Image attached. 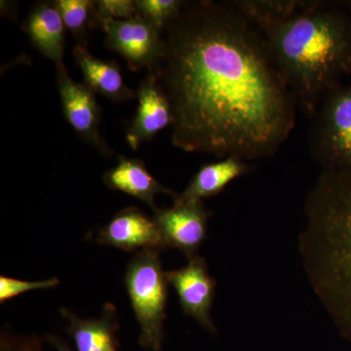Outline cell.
Wrapping results in <instances>:
<instances>
[{
	"label": "cell",
	"mask_w": 351,
	"mask_h": 351,
	"mask_svg": "<svg viewBox=\"0 0 351 351\" xmlns=\"http://www.w3.org/2000/svg\"><path fill=\"white\" fill-rule=\"evenodd\" d=\"M304 215L302 267L339 334L351 343V177L323 171Z\"/></svg>",
	"instance_id": "cell-3"
},
{
	"label": "cell",
	"mask_w": 351,
	"mask_h": 351,
	"mask_svg": "<svg viewBox=\"0 0 351 351\" xmlns=\"http://www.w3.org/2000/svg\"><path fill=\"white\" fill-rule=\"evenodd\" d=\"M159 253L156 250L138 251L125 274L127 293L141 327L138 343L152 351H160L162 348L169 285Z\"/></svg>",
	"instance_id": "cell-4"
},
{
	"label": "cell",
	"mask_w": 351,
	"mask_h": 351,
	"mask_svg": "<svg viewBox=\"0 0 351 351\" xmlns=\"http://www.w3.org/2000/svg\"><path fill=\"white\" fill-rule=\"evenodd\" d=\"M58 89L64 117L76 133L105 156L110 149L100 134V110L86 85L73 82L64 64L57 66Z\"/></svg>",
	"instance_id": "cell-9"
},
{
	"label": "cell",
	"mask_w": 351,
	"mask_h": 351,
	"mask_svg": "<svg viewBox=\"0 0 351 351\" xmlns=\"http://www.w3.org/2000/svg\"><path fill=\"white\" fill-rule=\"evenodd\" d=\"M166 277L177 292L184 314L195 318L208 331L216 334L217 329L210 315L216 281L208 272L206 261L196 255L189 258L186 267L166 272Z\"/></svg>",
	"instance_id": "cell-8"
},
{
	"label": "cell",
	"mask_w": 351,
	"mask_h": 351,
	"mask_svg": "<svg viewBox=\"0 0 351 351\" xmlns=\"http://www.w3.org/2000/svg\"><path fill=\"white\" fill-rule=\"evenodd\" d=\"M54 2L64 25L75 36H82L90 12H93L94 2L89 0H57Z\"/></svg>",
	"instance_id": "cell-18"
},
{
	"label": "cell",
	"mask_w": 351,
	"mask_h": 351,
	"mask_svg": "<svg viewBox=\"0 0 351 351\" xmlns=\"http://www.w3.org/2000/svg\"><path fill=\"white\" fill-rule=\"evenodd\" d=\"M248 166L243 159L228 156L201 167L189 186L176 195L174 202H193L219 195L230 182L246 174Z\"/></svg>",
	"instance_id": "cell-14"
},
{
	"label": "cell",
	"mask_w": 351,
	"mask_h": 351,
	"mask_svg": "<svg viewBox=\"0 0 351 351\" xmlns=\"http://www.w3.org/2000/svg\"><path fill=\"white\" fill-rule=\"evenodd\" d=\"M73 55L84 76L85 85L92 92L114 101L133 98V92L124 84L121 71L114 62L97 59L83 46H76Z\"/></svg>",
	"instance_id": "cell-16"
},
{
	"label": "cell",
	"mask_w": 351,
	"mask_h": 351,
	"mask_svg": "<svg viewBox=\"0 0 351 351\" xmlns=\"http://www.w3.org/2000/svg\"><path fill=\"white\" fill-rule=\"evenodd\" d=\"M64 25L55 2L38 4L27 21V32L32 43L56 66L64 64Z\"/></svg>",
	"instance_id": "cell-15"
},
{
	"label": "cell",
	"mask_w": 351,
	"mask_h": 351,
	"mask_svg": "<svg viewBox=\"0 0 351 351\" xmlns=\"http://www.w3.org/2000/svg\"><path fill=\"white\" fill-rule=\"evenodd\" d=\"M47 341L56 348L57 351H73L71 346L63 339L56 336H48Z\"/></svg>",
	"instance_id": "cell-22"
},
{
	"label": "cell",
	"mask_w": 351,
	"mask_h": 351,
	"mask_svg": "<svg viewBox=\"0 0 351 351\" xmlns=\"http://www.w3.org/2000/svg\"><path fill=\"white\" fill-rule=\"evenodd\" d=\"M97 242L127 252H160L167 247L154 219H149L135 207L126 208L115 214L101 228Z\"/></svg>",
	"instance_id": "cell-10"
},
{
	"label": "cell",
	"mask_w": 351,
	"mask_h": 351,
	"mask_svg": "<svg viewBox=\"0 0 351 351\" xmlns=\"http://www.w3.org/2000/svg\"><path fill=\"white\" fill-rule=\"evenodd\" d=\"M154 69L172 110V143L219 158L272 156L295 101L262 32L230 2H186Z\"/></svg>",
	"instance_id": "cell-1"
},
{
	"label": "cell",
	"mask_w": 351,
	"mask_h": 351,
	"mask_svg": "<svg viewBox=\"0 0 351 351\" xmlns=\"http://www.w3.org/2000/svg\"><path fill=\"white\" fill-rule=\"evenodd\" d=\"M60 284L56 277L41 281H23L18 279L0 276V302L3 304L8 300L13 299L17 295L24 294L32 290H47L57 287Z\"/></svg>",
	"instance_id": "cell-19"
},
{
	"label": "cell",
	"mask_w": 351,
	"mask_h": 351,
	"mask_svg": "<svg viewBox=\"0 0 351 351\" xmlns=\"http://www.w3.org/2000/svg\"><path fill=\"white\" fill-rule=\"evenodd\" d=\"M311 154L323 171L351 177V85L325 97L313 117Z\"/></svg>",
	"instance_id": "cell-5"
},
{
	"label": "cell",
	"mask_w": 351,
	"mask_h": 351,
	"mask_svg": "<svg viewBox=\"0 0 351 351\" xmlns=\"http://www.w3.org/2000/svg\"><path fill=\"white\" fill-rule=\"evenodd\" d=\"M104 181L108 188L138 198L154 212L158 210L154 202L156 195L159 193L177 195L159 184L138 159L119 156L117 165L104 176Z\"/></svg>",
	"instance_id": "cell-13"
},
{
	"label": "cell",
	"mask_w": 351,
	"mask_h": 351,
	"mask_svg": "<svg viewBox=\"0 0 351 351\" xmlns=\"http://www.w3.org/2000/svg\"><path fill=\"white\" fill-rule=\"evenodd\" d=\"M208 218L209 213L200 200L174 202L168 209L156 210L154 221L166 246L178 249L189 260L206 239Z\"/></svg>",
	"instance_id": "cell-7"
},
{
	"label": "cell",
	"mask_w": 351,
	"mask_h": 351,
	"mask_svg": "<svg viewBox=\"0 0 351 351\" xmlns=\"http://www.w3.org/2000/svg\"><path fill=\"white\" fill-rule=\"evenodd\" d=\"M179 0H138L135 1L138 14L161 32L170 24L184 6Z\"/></svg>",
	"instance_id": "cell-17"
},
{
	"label": "cell",
	"mask_w": 351,
	"mask_h": 351,
	"mask_svg": "<svg viewBox=\"0 0 351 351\" xmlns=\"http://www.w3.org/2000/svg\"><path fill=\"white\" fill-rule=\"evenodd\" d=\"M0 351H43V341L36 335L21 336L5 326L0 332Z\"/></svg>",
	"instance_id": "cell-21"
},
{
	"label": "cell",
	"mask_w": 351,
	"mask_h": 351,
	"mask_svg": "<svg viewBox=\"0 0 351 351\" xmlns=\"http://www.w3.org/2000/svg\"><path fill=\"white\" fill-rule=\"evenodd\" d=\"M107 39L106 45L121 55L133 71H154L163 53L161 32L138 15L128 20H110L101 23Z\"/></svg>",
	"instance_id": "cell-6"
},
{
	"label": "cell",
	"mask_w": 351,
	"mask_h": 351,
	"mask_svg": "<svg viewBox=\"0 0 351 351\" xmlns=\"http://www.w3.org/2000/svg\"><path fill=\"white\" fill-rule=\"evenodd\" d=\"M137 114L127 130L126 138L133 149L159 131L172 125V110L156 73L152 71L143 80L138 90Z\"/></svg>",
	"instance_id": "cell-11"
},
{
	"label": "cell",
	"mask_w": 351,
	"mask_h": 351,
	"mask_svg": "<svg viewBox=\"0 0 351 351\" xmlns=\"http://www.w3.org/2000/svg\"><path fill=\"white\" fill-rule=\"evenodd\" d=\"M93 13L99 22L128 20L138 15L135 1L131 0H99L94 2Z\"/></svg>",
	"instance_id": "cell-20"
},
{
	"label": "cell",
	"mask_w": 351,
	"mask_h": 351,
	"mask_svg": "<svg viewBox=\"0 0 351 351\" xmlns=\"http://www.w3.org/2000/svg\"><path fill=\"white\" fill-rule=\"evenodd\" d=\"M252 21L295 105L313 117L341 76L351 71L350 9L346 4L308 1L292 15Z\"/></svg>",
	"instance_id": "cell-2"
},
{
	"label": "cell",
	"mask_w": 351,
	"mask_h": 351,
	"mask_svg": "<svg viewBox=\"0 0 351 351\" xmlns=\"http://www.w3.org/2000/svg\"><path fill=\"white\" fill-rule=\"evenodd\" d=\"M62 316L68 321L66 331L75 341L77 351H119L117 332V308L106 304L100 317L82 319L66 308H61Z\"/></svg>",
	"instance_id": "cell-12"
}]
</instances>
